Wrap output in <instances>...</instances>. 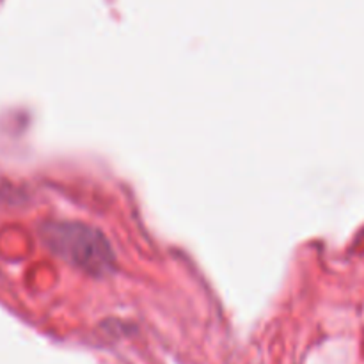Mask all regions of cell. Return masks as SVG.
<instances>
[{
	"label": "cell",
	"instance_id": "cell-1",
	"mask_svg": "<svg viewBox=\"0 0 364 364\" xmlns=\"http://www.w3.org/2000/svg\"><path fill=\"white\" fill-rule=\"evenodd\" d=\"M45 238L53 251L84 269L100 270L109 265V245L95 230L73 224H55L46 228Z\"/></svg>",
	"mask_w": 364,
	"mask_h": 364
}]
</instances>
